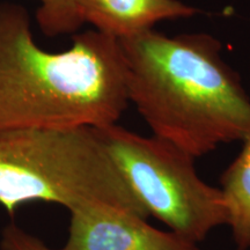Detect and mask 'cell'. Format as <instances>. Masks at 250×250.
<instances>
[{
	"label": "cell",
	"instance_id": "obj_1",
	"mask_svg": "<svg viewBox=\"0 0 250 250\" xmlns=\"http://www.w3.org/2000/svg\"><path fill=\"white\" fill-rule=\"evenodd\" d=\"M129 102L120 40L93 29L64 51H46L27 9L0 5V131L107 126Z\"/></svg>",
	"mask_w": 250,
	"mask_h": 250
},
{
	"label": "cell",
	"instance_id": "obj_2",
	"mask_svg": "<svg viewBox=\"0 0 250 250\" xmlns=\"http://www.w3.org/2000/svg\"><path fill=\"white\" fill-rule=\"evenodd\" d=\"M129 101L154 136L193 158L250 132V98L206 34L169 36L154 28L120 40Z\"/></svg>",
	"mask_w": 250,
	"mask_h": 250
},
{
	"label": "cell",
	"instance_id": "obj_3",
	"mask_svg": "<svg viewBox=\"0 0 250 250\" xmlns=\"http://www.w3.org/2000/svg\"><path fill=\"white\" fill-rule=\"evenodd\" d=\"M108 205L147 218L94 127L0 131V205Z\"/></svg>",
	"mask_w": 250,
	"mask_h": 250
},
{
	"label": "cell",
	"instance_id": "obj_4",
	"mask_svg": "<svg viewBox=\"0 0 250 250\" xmlns=\"http://www.w3.org/2000/svg\"><path fill=\"white\" fill-rule=\"evenodd\" d=\"M148 215L193 243L227 225L220 188L204 182L191 154L153 134L145 137L117 124L94 127Z\"/></svg>",
	"mask_w": 250,
	"mask_h": 250
},
{
	"label": "cell",
	"instance_id": "obj_5",
	"mask_svg": "<svg viewBox=\"0 0 250 250\" xmlns=\"http://www.w3.org/2000/svg\"><path fill=\"white\" fill-rule=\"evenodd\" d=\"M62 250H202L189 240L162 232L146 218L108 205L74 208Z\"/></svg>",
	"mask_w": 250,
	"mask_h": 250
},
{
	"label": "cell",
	"instance_id": "obj_6",
	"mask_svg": "<svg viewBox=\"0 0 250 250\" xmlns=\"http://www.w3.org/2000/svg\"><path fill=\"white\" fill-rule=\"evenodd\" d=\"M198 13L180 0H66L58 35L85 23L115 39H126L152 29L166 20L190 18Z\"/></svg>",
	"mask_w": 250,
	"mask_h": 250
},
{
	"label": "cell",
	"instance_id": "obj_7",
	"mask_svg": "<svg viewBox=\"0 0 250 250\" xmlns=\"http://www.w3.org/2000/svg\"><path fill=\"white\" fill-rule=\"evenodd\" d=\"M235 160L221 176V187L226 199L228 220L237 250L250 248V132Z\"/></svg>",
	"mask_w": 250,
	"mask_h": 250
},
{
	"label": "cell",
	"instance_id": "obj_8",
	"mask_svg": "<svg viewBox=\"0 0 250 250\" xmlns=\"http://www.w3.org/2000/svg\"><path fill=\"white\" fill-rule=\"evenodd\" d=\"M1 250H55L15 224H8L1 236Z\"/></svg>",
	"mask_w": 250,
	"mask_h": 250
},
{
	"label": "cell",
	"instance_id": "obj_9",
	"mask_svg": "<svg viewBox=\"0 0 250 250\" xmlns=\"http://www.w3.org/2000/svg\"><path fill=\"white\" fill-rule=\"evenodd\" d=\"M66 0H40L41 5L36 13L41 30L48 36H57L59 21Z\"/></svg>",
	"mask_w": 250,
	"mask_h": 250
}]
</instances>
